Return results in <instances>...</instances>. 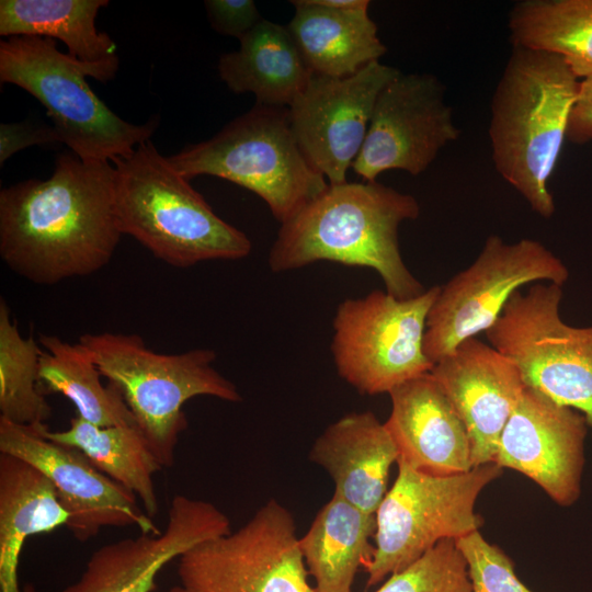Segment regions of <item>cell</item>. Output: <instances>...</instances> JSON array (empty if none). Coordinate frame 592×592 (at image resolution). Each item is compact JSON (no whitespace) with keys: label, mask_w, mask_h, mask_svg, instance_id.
Instances as JSON below:
<instances>
[{"label":"cell","mask_w":592,"mask_h":592,"mask_svg":"<svg viewBox=\"0 0 592 592\" xmlns=\"http://www.w3.org/2000/svg\"><path fill=\"white\" fill-rule=\"evenodd\" d=\"M115 169L60 153L46 180L29 179L0 192V255L39 285L103 269L123 236L114 203Z\"/></svg>","instance_id":"cell-1"},{"label":"cell","mask_w":592,"mask_h":592,"mask_svg":"<svg viewBox=\"0 0 592 592\" xmlns=\"http://www.w3.org/2000/svg\"><path fill=\"white\" fill-rule=\"evenodd\" d=\"M419 215L420 205L412 195L377 181L328 184L281 224L267 263L275 273L319 261L369 267L388 294L412 298L425 289L403 262L398 229Z\"/></svg>","instance_id":"cell-2"},{"label":"cell","mask_w":592,"mask_h":592,"mask_svg":"<svg viewBox=\"0 0 592 592\" xmlns=\"http://www.w3.org/2000/svg\"><path fill=\"white\" fill-rule=\"evenodd\" d=\"M579 86L561 57L512 46L491 98L488 134L494 168L543 218L555 213L548 181Z\"/></svg>","instance_id":"cell-3"},{"label":"cell","mask_w":592,"mask_h":592,"mask_svg":"<svg viewBox=\"0 0 592 592\" xmlns=\"http://www.w3.org/2000/svg\"><path fill=\"white\" fill-rule=\"evenodd\" d=\"M112 164L121 231L159 260L185 269L250 254L246 234L223 220L150 140Z\"/></svg>","instance_id":"cell-4"},{"label":"cell","mask_w":592,"mask_h":592,"mask_svg":"<svg viewBox=\"0 0 592 592\" xmlns=\"http://www.w3.org/2000/svg\"><path fill=\"white\" fill-rule=\"evenodd\" d=\"M102 376L113 384L162 465L171 467L187 420L183 405L196 396L241 401L236 385L214 366L215 351L158 353L135 333H86L79 338Z\"/></svg>","instance_id":"cell-5"},{"label":"cell","mask_w":592,"mask_h":592,"mask_svg":"<svg viewBox=\"0 0 592 592\" xmlns=\"http://www.w3.org/2000/svg\"><path fill=\"white\" fill-rule=\"evenodd\" d=\"M184 178L214 175L261 197L283 224L327 186V179L303 155L288 107L255 103L212 138L168 157Z\"/></svg>","instance_id":"cell-6"},{"label":"cell","mask_w":592,"mask_h":592,"mask_svg":"<svg viewBox=\"0 0 592 592\" xmlns=\"http://www.w3.org/2000/svg\"><path fill=\"white\" fill-rule=\"evenodd\" d=\"M88 69L56 42L42 36H11L0 42V81L15 84L46 109L60 143L87 162L130 155L149 140L159 125L152 117L141 125L117 116L93 92Z\"/></svg>","instance_id":"cell-7"},{"label":"cell","mask_w":592,"mask_h":592,"mask_svg":"<svg viewBox=\"0 0 592 592\" xmlns=\"http://www.w3.org/2000/svg\"><path fill=\"white\" fill-rule=\"evenodd\" d=\"M397 464V478L375 513V553L364 569L366 588L403 570L440 542L479 531L477 498L502 473L496 463L451 476Z\"/></svg>","instance_id":"cell-8"},{"label":"cell","mask_w":592,"mask_h":592,"mask_svg":"<svg viewBox=\"0 0 592 592\" xmlns=\"http://www.w3.org/2000/svg\"><path fill=\"white\" fill-rule=\"evenodd\" d=\"M561 287L537 282L516 291L485 333L514 363L525 387L579 411L592 426V327L561 319Z\"/></svg>","instance_id":"cell-9"},{"label":"cell","mask_w":592,"mask_h":592,"mask_svg":"<svg viewBox=\"0 0 592 592\" xmlns=\"http://www.w3.org/2000/svg\"><path fill=\"white\" fill-rule=\"evenodd\" d=\"M440 292L399 299L386 291L346 298L333 318L331 353L338 375L362 395L389 392L430 373L423 350L428 314Z\"/></svg>","instance_id":"cell-10"},{"label":"cell","mask_w":592,"mask_h":592,"mask_svg":"<svg viewBox=\"0 0 592 592\" xmlns=\"http://www.w3.org/2000/svg\"><path fill=\"white\" fill-rule=\"evenodd\" d=\"M568 278L567 266L542 242L524 238L508 243L489 236L475 261L440 286L426 318V357L435 364L486 332L520 287L537 282L562 286Z\"/></svg>","instance_id":"cell-11"},{"label":"cell","mask_w":592,"mask_h":592,"mask_svg":"<svg viewBox=\"0 0 592 592\" xmlns=\"http://www.w3.org/2000/svg\"><path fill=\"white\" fill-rule=\"evenodd\" d=\"M168 592H315L287 508L272 499L240 528L185 551Z\"/></svg>","instance_id":"cell-12"},{"label":"cell","mask_w":592,"mask_h":592,"mask_svg":"<svg viewBox=\"0 0 592 592\" xmlns=\"http://www.w3.org/2000/svg\"><path fill=\"white\" fill-rule=\"evenodd\" d=\"M459 135L443 82L432 73L399 71L376 99L352 169L367 182L388 170L419 175Z\"/></svg>","instance_id":"cell-13"},{"label":"cell","mask_w":592,"mask_h":592,"mask_svg":"<svg viewBox=\"0 0 592 592\" xmlns=\"http://www.w3.org/2000/svg\"><path fill=\"white\" fill-rule=\"evenodd\" d=\"M399 71L379 60L344 78L312 73L288 107L303 155L329 184L348 182V170L361 151L376 99Z\"/></svg>","instance_id":"cell-14"},{"label":"cell","mask_w":592,"mask_h":592,"mask_svg":"<svg viewBox=\"0 0 592 592\" xmlns=\"http://www.w3.org/2000/svg\"><path fill=\"white\" fill-rule=\"evenodd\" d=\"M0 453L30 463L53 482L69 513L67 527L80 542L96 536L104 527L133 526L144 534L161 532L132 492L95 468L76 447L0 418Z\"/></svg>","instance_id":"cell-15"},{"label":"cell","mask_w":592,"mask_h":592,"mask_svg":"<svg viewBox=\"0 0 592 592\" xmlns=\"http://www.w3.org/2000/svg\"><path fill=\"white\" fill-rule=\"evenodd\" d=\"M588 425L579 411L525 387L493 463L525 475L558 504L571 505L580 496Z\"/></svg>","instance_id":"cell-16"},{"label":"cell","mask_w":592,"mask_h":592,"mask_svg":"<svg viewBox=\"0 0 592 592\" xmlns=\"http://www.w3.org/2000/svg\"><path fill=\"white\" fill-rule=\"evenodd\" d=\"M230 532L229 519L216 505L178 494L171 500L164 530L98 548L80 578L61 592H152L168 563L194 546Z\"/></svg>","instance_id":"cell-17"},{"label":"cell","mask_w":592,"mask_h":592,"mask_svg":"<svg viewBox=\"0 0 592 592\" xmlns=\"http://www.w3.org/2000/svg\"><path fill=\"white\" fill-rule=\"evenodd\" d=\"M430 373L466 426L473 467L493 463L502 431L525 388L517 367L474 337Z\"/></svg>","instance_id":"cell-18"},{"label":"cell","mask_w":592,"mask_h":592,"mask_svg":"<svg viewBox=\"0 0 592 592\" xmlns=\"http://www.w3.org/2000/svg\"><path fill=\"white\" fill-rule=\"evenodd\" d=\"M385 422L398 449V462L434 476L470 470L471 448L465 424L431 375L412 378L388 392Z\"/></svg>","instance_id":"cell-19"},{"label":"cell","mask_w":592,"mask_h":592,"mask_svg":"<svg viewBox=\"0 0 592 592\" xmlns=\"http://www.w3.org/2000/svg\"><path fill=\"white\" fill-rule=\"evenodd\" d=\"M397 446L371 411L351 412L330 424L309 452L334 483V493L357 509L375 514L388 491Z\"/></svg>","instance_id":"cell-20"},{"label":"cell","mask_w":592,"mask_h":592,"mask_svg":"<svg viewBox=\"0 0 592 592\" xmlns=\"http://www.w3.org/2000/svg\"><path fill=\"white\" fill-rule=\"evenodd\" d=\"M107 5V0H1L0 34L59 39L90 77L105 83L119 65L116 44L95 26L100 9Z\"/></svg>","instance_id":"cell-21"},{"label":"cell","mask_w":592,"mask_h":592,"mask_svg":"<svg viewBox=\"0 0 592 592\" xmlns=\"http://www.w3.org/2000/svg\"><path fill=\"white\" fill-rule=\"evenodd\" d=\"M291 3L295 12L286 27L311 73L349 77L387 53L368 9H333L314 0Z\"/></svg>","instance_id":"cell-22"},{"label":"cell","mask_w":592,"mask_h":592,"mask_svg":"<svg viewBox=\"0 0 592 592\" xmlns=\"http://www.w3.org/2000/svg\"><path fill=\"white\" fill-rule=\"evenodd\" d=\"M239 42L219 58L221 80L234 93H253L258 104L289 107L312 73L287 27L263 19Z\"/></svg>","instance_id":"cell-23"},{"label":"cell","mask_w":592,"mask_h":592,"mask_svg":"<svg viewBox=\"0 0 592 592\" xmlns=\"http://www.w3.org/2000/svg\"><path fill=\"white\" fill-rule=\"evenodd\" d=\"M68 521L53 482L30 463L0 453V592H22L18 568L25 540Z\"/></svg>","instance_id":"cell-24"},{"label":"cell","mask_w":592,"mask_h":592,"mask_svg":"<svg viewBox=\"0 0 592 592\" xmlns=\"http://www.w3.org/2000/svg\"><path fill=\"white\" fill-rule=\"evenodd\" d=\"M376 533L375 514L366 513L340 496L323 504L308 531L299 537V548L315 592H351L360 569L372 561Z\"/></svg>","instance_id":"cell-25"},{"label":"cell","mask_w":592,"mask_h":592,"mask_svg":"<svg viewBox=\"0 0 592 592\" xmlns=\"http://www.w3.org/2000/svg\"><path fill=\"white\" fill-rule=\"evenodd\" d=\"M54 442L81 451L101 473L140 500L151 519L158 512L153 476L163 468L138 426H99L77 415L64 431H42Z\"/></svg>","instance_id":"cell-26"},{"label":"cell","mask_w":592,"mask_h":592,"mask_svg":"<svg viewBox=\"0 0 592 592\" xmlns=\"http://www.w3.org/2000/svg\"><path fill=\"white\" fill-rule=\"evenodd\" d=\"M43 349L38 385L44 395L60 394L76 407L79 417L99 426L133 425L136 420L118 389L101 383L92 355L79 341L39 334Z\"/></svg>","instance_id":"cell-27"},{"label":"cell","mask_w":592,"mask_h":592,"mask_svg":"<svg viewBox=\"0 0 592 592\" xmlns=\"http://www.w3.org/2000/svg\"><path fill=\"white\" fill-rule=\"evenodd\" d=\"M508 27L512 46L557 55L578 79L592 77V0H522Z\"/></svg>","instance_id":"cell-28"},{"label":"cell","mask_w":592,"mask_h":592,"mask_svg":"<svg viewBox=\"0 0 592 592\" xmlns=\"http://www.w3.org/2000/svg\"><path fill=\"white\" fill-rule=\"evenodd\" d=\"M43 349L32 334L23 337L0 299V418L37 431L48 429L52 407L38 385Z\"/></svg>","instance_id":"cell-29"},{"label":"cell","mask_w":592,"mask_h":592,"mask_svg":"<svg viewBox=\"0 0 592 592\" xmlns=\"http://www.w3.org/2000/svg\"><path fill=\"white\" fill-rule=\"evenodd\" d=\"M375 592H473L467 563L454 539H444L390 574Z\"/></svg>","instance_id":"cell-30"},{"label":"cell","mask_w":592,"mask_h":592,"mask_svg":"<svg viewBox=\"0 0 592 592\" xmlns=\"http://www.w3.org/2000/svg\"><path fill=\"white\" fill-rule=\"evenodd\" d=\"M473 592H533L516 576L512 560L479 531L458 538Z\"/></svg>","instance_id":"cell-31"},{"label":"cell","mask_w":592,"mask_h":592,"mask_svg":"<svg viewBox=\"0 0 592 592\" xmlns=\"http://www.w3.org/2000/svg\"><path fill=\"white\" fill-rule=\"evenodd\" d=\"M204 5L212 29L239 41L263 20L252 0H206Z\"/></svg>","instance_id":"cell-32"},{"label":"cell","mask_w":592,"mask_h":592,"mask_svg":"<svg viewBox=\"0 0 592 592\" xmlns=\"http://www.w3.org/2000/svg\"><path fill=\"white\" fill-rule=\"evenodd\" d=\"M60 143L54 126L25 119L0 125V166L18 151L46 144Z\"/></svg>","instance_id":"cell-33"},{"label":"cell","mask_w":592,"mask_h":592,"mask_svg":"<svg viewBox=\"0 0 592 592\" xmlns=\"http://www.w3.org/2000/svg\"><path fill=\"white\" fill-rule=\"evenodd\" d=\"M566 139L578 145L592 141V77L580 81Z\"/></svg>","instance_id":"cell-34"}]
</instances>
